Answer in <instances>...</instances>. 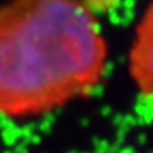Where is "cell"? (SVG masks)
I'll return each mask as SVG.
<instances>
[{"label": "cell", "instance_id": "cell-1", "mask_svg": "<svg viewBox=\"0 0 153 153\" xmlns=\"http://www.w3.org/2000/svg\"><path fill=\"white\" fill-rule=\"evenodd\" d=\"M108 43L82 0L0 6V115L31 118L84 98L108 65Z\"/></svg>", "mask_w": 153, "mask_h": 153}, {"label": "cell", "instance_id": "cell-2", "mask_svg": "<svg viewBox=\"0 0 153 153\" xmlns=\"http://www.w3.org/2000/svg\"><path fill=\"white\" fill-rule=\"evenodd\" d=\"M129 75L145 98L153 99V0L137 20L128 55Z\"/></svg>", "mask_w": 153, "mask_h": 153}]
</instances>
